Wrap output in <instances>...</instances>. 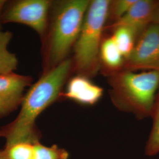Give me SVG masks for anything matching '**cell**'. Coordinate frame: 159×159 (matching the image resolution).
<instances>
[{"label":"cell","instance_id":"6da1fadb","mask_svg":"<svg viewBox=\"0 0 159 159\" xmlns=\"http://www.w3.org/2000/svg\"><path fill=\"white\" fill-rule=\"evenodd\" d=\"M73 62L66 59L51 68L34 84L23 100V105L16 120L0 130V137L6 139L5 147L18 143L34 144L39 137L34 129L37 117L59 96Z\"/></svg>","mask_w":159,"mask_h":159},{"label":"cell","instance_id":"7a4b0ae2","mask_svg":"<svg viewBox=\"0 0 159 159\" xmlns=\"http://www.w3.org/2000/svg\"><path fill=\"white\" fill-rule=\"evenodd\" d=\"M110 94L120 110L144 119L152 116L159 88V72L154 70L139 73L122 69L110 74Z\"/></svg>","mask_w":159,"mask_h":159},{"label":"cell","instance_id":"3957f363","mask_svg":"<svg viewBox=\"0 0 159 159\" xmlns=\"http://www.w3.org/2000/svg\"><path fill=\"white\" fill-rule=\"evenodd\" d=\"M110 4L108 0L90 1L74 45V67L80 75L90 78L94 76L100 68L102 37Z\"/></svg>","mask_w":159,"mask_h":159},{"label":"cell","instance_id":"277c9868","mask_svg":"<svg viewBox=\"0 0 159 159\" xmlns=\"http://www.w3.org/2000/svg\"><path fill=\"white\" fill-rule=\"evenodd\" d=\"M90 3L89 0H68L57 7L48 42V59L51 68L65 60L75 45Z\"/></svg>","mask_w":159,"mask_h":159},{"label":"cell","instance_id":"5b68a950","mask_svg":"<svg viewBox=\"0 0 159 159\" xmlns=\"http://www.w3.org/2000/svg\"><path fill=\"white\" fill-rule=\"evenodd\" d=\"M123 69L133 71L143 69L159 72V25L152 23L140 34Z\"/></svg>","mask_w":159,"mask_h":159},{"label":"cell","instance_id":"8992f818","mask_svg":"<svg viewBox=\"0 0 159 159\" xmlns=\"http://www.w3.org/2000/svg\"><path fill=\"white\" fill-rule=\"evenodd\" d=\"M50 5L51 1L47 0L20 1L7 11L4 20L25 24L41 35L46 31Z\"/></svg>","mask_w":159,"mask_h":159},{"label":"cell","instance_id":"52a82bcc","mask_svg":"<svg viewBox=\"0 0 159 159\" xmlns=\"http://www.w3.org/2000/svg\"><path fill=\"white\" fill-rule=\"evenodd\" d=\"M159 1L137 0L124 16L111 23L107 27L113 30L125 27L134 31L138 37L153 22L154 14Z\"/></svg>","mask_w":159,"mask_h":159},{"label":"cell","instance_id":"ba28073f","mask_svg":"<svg viewBox=\"0 0 159 159\" xmlns=\"http://www.w3.org/2000/svg\"><path fill=\"white\" fill-rule=\"evenodd\" d=\"M29 83V78L21 75L13 73L0 75V116L16 108Z\"/></svg>","mask_w":159,"mask_h":159},{"label":"cell","instance_id":"9c48e42d","mask_svg":"<svg viewBox=\"0 0 159 159\" xmlns=\"http://www.w3.org/2000/svg\"><path fill=\"white\" fill-rule=\"evenodd\" d=\"M103 89L95 84L90 78L77 75L68 82L64 96L84 105H94L102 98Z\"/></svg>","mask_w":159,"mask_h":159},{"label":"cell","instance_id":"30bf717a","mask_svg":"<svg viewBox=\"0 0 159 159\" xmlns=\"http://www.w3.org/2000/svg\"><path fill=\"white\" fill-rule=\"evenodd\" d=\"M100 59L111 74L124 68L125 58L120 51L112 36L102 40L100 50Z\"/></svg>","mask_w":159,"mask_h":159},{"label":"cell","instance_id":"8fae6325","mask_svg":"<svg viewBox=\"0 0 159 159\" xmlns=\"http://www.w3.org/2000/svg\"><path fill=\"white\" fill-rule=\"evenodd\" d=\"M11 37V33L0 31V75L12 73L17 68V58L7 49Z\"/></svg>","mask_w":159,"mask_h":159},{"label":"cell","instance_id":"7c38bea8","mask_svg":"<svg viewBox=\"0 0 159 159\" xmlns=\"http://www.w3.org/2000/svg\"><path fill=\"white\" fill-rule=\"evenodd\" d=\"M111 36L125 60L133 50L137 39L136 34L130 29L119 27L113 30Z\"/></svg>","mask_w":159,"mask_h":159},{"label":"cell","instance_id":"4fadbf2b","mask_svg":"<svg viewBox=\"0 0 159 159\" xmlns=\"http://www.w3.org/2000/svg\"><path fill=\"white\" fill-rule=\"evenodd\" d=\"M151 116L153 123L146 147L148 156H154L159 153V88Z\"/></svg>","mask_w":159,"mask_h":159},{"label":"cell","instance_id":"5bb4252c","mask_svg":"<svg viewBox=\"0 0 159 159\" xmlns=\"http://www.w3.org/2000/svg\"><path fill=\"white\" fill-rule=\"evenodd\" d=\"M34 144L18 143L0 150V159H33Z\"/></svg>","mask_w":159,"mask_h":159},{"label":"cell","instance_id":"9a60e30c","mask_svg":"<svg viewBox=\"0 0 159 159\" xmlns=\"http://www.w3.org/2000/svg\"><path fill=\"white\" fill-rule=\"evenodd\" d=\"M69 154L64 148H59L54 144L46 147L39 141L34 144L33 159H68Z\"/></svg>","mask_w":159,"mask_h":159},{"label":"cell","instance_id":"2e32d148","mask_svg":"<svg viewBox=\"0 0 159 159\" xmlns=\"http://www.w3.org/2000/svg\"><path fill=\"white\" fill-rule=\"evenodd\" d=\"M137 0H115L110 1L108 16L113 19L114 21L124 16Z\"/></svg>","mask_w":159,"mask_h":159},{"label":"cell","instance_id":"e0dca14e","mask_svg":"<svg viewBox=\"0 0 159 159\" xmlns=\"http://www.w3.org/2000/svg\"><path fill=\"white\" fill-rule=\"evenodd\" d=\"M152 23H154V24H157V25H159V4L154 12Z\"/></svg>","mask_w":159,"mask_h":159},{"label":"cell","instance_id":"ac0fdd59","mask_svg":"<svg viewBox=\"0 0 159 159\" xmlns=\"http://www.w3.org/2000/svg\"><path fill=\"white\" fill-rule=\"evenodd\" d=\"M4 3H5V2L4 1H0V11L2 8V6L4 4Z\"/></svg>","mask_w":159,"mask_h":159}]
</instances>
